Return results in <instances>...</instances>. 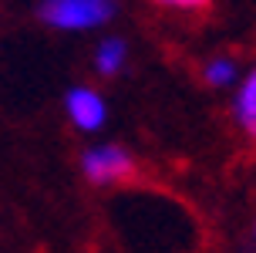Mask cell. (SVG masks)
Returning <instances> with one entry per match:
<instances>
[{
    "mask_svg": "<svg viewBox=\"0 0 256 253\" xmlns=\"http://www.w3.org/2000/svg\"><path fill=\"white\" fill-rule=\"evenodd\" d=\"M64 108H68V118L74 122V128H81V132H98L108 118L104 98L94 88H71L64 98Z\"/></svg>",
    "mask_w": 256,
    "mask_h": 253,
    "instance_id": "cell-3",
    "label": "cell"
},
{
    "mask_svg": "<svg viewBox=\"0 0 256 253\" xmlns=\"http://www.w3.org/2000/svg\"><path fill=\"white\" fill-rule=\"evenodd\" d=\"M81 172L94 186H112L135 172V159L122 145H94L81 155Z\"/></svg>",
    "mask_w": 256,
    "mask_h": 253,
    "instance_id": "cell-2",
    "label": "cell"
},
{
    "mask_svg": "<svg viewBox=\"0 0 256 253\" xmlns=\"http://www.w3.org/2000/svg\"><path fill=\"white\" fill-rule=\"evenodd\" d=\"M232 108H236V122H240V128H243L250 139H256V71H250V75L243 78Z\"/></svg>",
    "mask_w": 256,
    "mask_h": 253,
    "instance_id": "cell-4",
    "label": "cell"
},
{
    "mask_svg": "<svg viewBox=\"0 0 256 253\" xmlns=\"http://www.w3.org/2000/svg\"><path fill=\"white\" fill-rule=\"evenodd\" d=\"M115 14V0H44L40 17L61 31H91Z\"/></svg>",
    "mask_w": 256,
    "mask_h": 253,
    "instance_id": "cell-1",
    "label": "cell"
},
{
    "mask_svg": "<svg viewBox=\"0 0 256 253\" xmlns=\"http://www.w3.org/2000/svg\"><path fill=\"white\" fill-rule=\"evenodd\" d=\"M158 4H168V7H182V11H196V7H206V0H158Z\"/></svg>",
    "mask_w": 256,
    "mask_h": 253,
    "instance_id": "cell-7",
    "label": "cell"
},
{
    "mask_svg": "<svg viewBox=\"0 0 256 253\" xmlns=\"http://www.w3.org/2000/svg\"><path fill=\"white\" fill-rule=\"evenodd\" d=\"M122 64H125V41L122 38L102 41V48L94 54V68L102 75H115V71H122Z\"/></svg>",
    "mask_w": 256,
    "mask_h": 253,
    "instance_id": "cell-5",
    "label": "cell"
},
{
    "mask_svg": "<svg viewBox=\"0 0 256 253\" xmlns=\"http://www.w3.org/2000/svg\"><path fill=\"white\" fill-rule=\"evenodd\" d=\"M253 233H256V229H253Z\"/></svg>",
    "mask_w": 256,
    "mask_h": 253,
    "instance_id": "cell-8",
    "label": "cell"
},
{
    "mask_svg": "<svg viewBox=\"0 0 256 253\" xmlns=\"http://www.w3.org/2000/svg\"><path fill=\"white\" fill-rule=\"evenodd\" d=\"M206 81H209L212 88H226V85H232V81H236V64H232L230 58L209 61V68H206Z\"/></svg>",
    "mask_w": 256,
    "mask_h": 253,
    "instance_id": "cell-6",
    "label": "cell"
}]
</instances>
